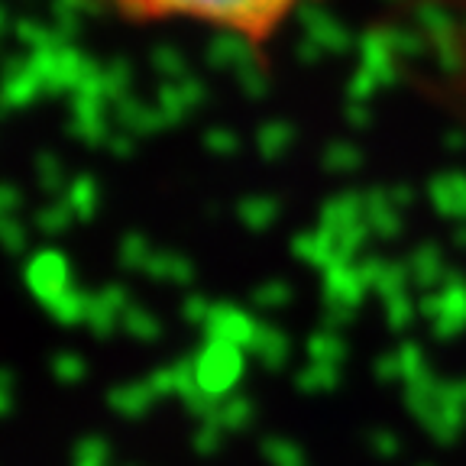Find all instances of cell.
Returning a JSON list of instances; mask_svg holds the SVG:
<instances>
[{"instance_id":"1","label":"cell","mask_w":466,"mask_h":466,"mask_svg":"<svg viewBox=\"0 0 466 466\" xmlns=\"http://www.w3.org/2000/svg\"><path fill=\"white\" fill-rule=\"evenodd\" d=\"M124 23H195L243 39L253 49L269 46L279 29L311 0H85Z\"/></svg>"}]
</instances>
